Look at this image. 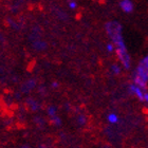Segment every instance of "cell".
<instances>
[{
    "label": "cell",
    "instance_id": "6da1fadb",
    "mask_svg": "<svg viewBox=\"0 0 148 148\" xmlns=\"http://www.w3.org/2000/svg\"><path fill=\"white\" fill-rule=\"evenodd\" d=\"M105 30L107 35L110 38L111 42L115 47V53H116L117 59L120 62L121 66L126 70L131 67V57L128 52L127 46L125 43L123 37V27L119 21L111 20L108 21L105 25Z\"/></svg>",
    "mask_w": 148,
    "mask_h": 148
},
{
    "label": "cell",
    "instance_id": "7a4b0ae2",
    "mask_svg": "<svg viewBox=\"0 0 148 148\" xmlns=\"http://www.w3.org/2000/svg\"><path fill=\"white\" fill-rule=\"evenodd\" d=\"M133 84L145 89L148 85V55L140 60L133 73Z\"/></svg>",
    "mask_w": 148,
    "mask_h": 148
},
{
    "label": "cell",
    "instance_id": "3957f363",
    "mask_svg": "<svg viewBox=\"0 0 148 148\" xmlns=\"http://www.w3.org/2000/svg\"><path fill=\"white\" fill-rule=\"evenodd\" d=\"M120 9L126 14H130L134 10V3L132 0H121L120 1Z\"/></svg>",
    "mask_w": 148,
    "mask_h": 148
},
{
    "label": "cell",
    "instance_id": "277c9868",
    "mask_svg": "<svg viewBox=\"0 0 148 148\" xmlns=\"http://www.w3.org/2000/svg\"><path fill=\"white\" fill-rule=\"evenodd\" d=\"M129 91L132 93L133 95L136 96V99H139L140 101L143 102V97H144V92H145V89L141 88L140 86L136 85V84H132L129 86Z\"/></svg>",
    "mask_w": 148,
    "mask_h": 148
},
{
    "label": "cell",
    "instance_id": "5b68a950",
    "mask_svg": "<svg viewBox=\"0 0 148 148\" xmlns=\"http://www.w3.org/2000/svg\"><path fill=\"white\" fill-rule=\"evenodd\" d=\"M122 66H121V64H113V65L110 67V71L112 74H114V75H119V74L122 72Z\"/></svg>",
    "mask_w": 148,
    "mask_h": 148
},
{
    "label": "cell",
    "instance_id": "8992f818",
    "mask_svg": "<svg viewBox=\"0 0 148 148\" xmlns=\"http://www.w3.org/2000/svg\"><path fill=\"white\" fill-rule=\"evenodd\" d=\"M107 121H108L110 124H116V123H119V116H117V114H115V113H110V114H108V116H107Z\"/></svg>",
    "mask_w": 148,
    "mask_h": 148
},
{
    "label": "cell",
    "instance_id": "52a82bcc",
    "mask_svg": "<svg viewBox=\"0 0 148 148\" xmlns=\"http://www.w3.org/2000/svg\"><path fill=\"white\" fill-rule=\"evenodd\" d=\"M106 50H107V52L108 53H114L115 52V47L112 42H108L106 45Z\"/></svg>",
    "mask_w": 148,
    "mask_h": 148
},
{
    "label": "cell",
    "instance_id": "ba28073f",
    "mask_svg": "<svg viewBox=\"0 0 148 148\" xmlns=\"http://www.w3.org/2000/svg\"><path fill=\"white\" fill-rule=\"evenodd\" d=\"M68 6L70 10H76L77 2L75 1V0H68Z\"/></svg>",
    "mask_w": 148,
    "mask_h": 148
},
{
    "label": "cell",
    "instance_id": "9c48e42d",
    "mask_svg": "<svg viewBox=\"0 0 148 148\" xmlns=\"http://www.w3.org/2000/svg\"><path fill=\"white\" fill-rule=\"evenodd\" d=\"M143 102H145L148 105V92H144V97H143Z\"/></svg>",
    "mask_w": 148,
    "mask_h": 148
}]
</instances>
